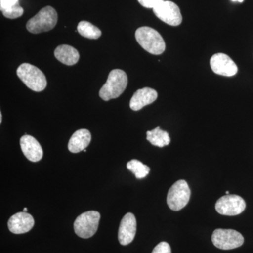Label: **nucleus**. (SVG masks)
Instances as JSON below:
<instances>
[{
  "instance_id": "24",
  "label": "nucleus",
  "mask_w": 253,
  "mask_h": 253,
  "mask_svg": "<svg viewBox=\"0 0 253 253\" xmlns=\"http://www.w3.org/2000/svg\"><path fill=\"white\" fill-rule=\"evenodd\" d=\"M231 1H234V2H243V1H244V0H231Z\"/></svg>"
},
{
  "instance_id": "14",
  "label": "nucleus",
  "mask_w": 253,
  "mask_h": 253,
  "mask_svg": "<svg viewBox=\"0 0 253 253\" xmlns=\"http://www.w3.org/2000/svg\"><path fill=\"white\" fill-rule=\"evenodd\" d=\"M158 98L157 91L149 87H144L135 91L129 102L132 111H137L154 103Z\"/></svg>"
},
{
  "instance_id": "25",
  "label": "nucleus",
  "mask_w": 253,
  "mask_h": 253,
  "mask_svg": "<svg viewBox=\"0 0 253 253\" xmlns=\"http://www.w3.org/2000/svg\"><path fill=\"white\" fill-rule=\"evenodd\" d=\"M1 122H2V113L0 112V123H1Z\"/></svg>"
},
{
  "instance_id": "15",
  "label": "nucleus",
  "mask_w": 253,
  "mask_h": 253,
  "mask_svg": "<svg viewBox=\"0 0 253 253\" xmlns=\"http://www.w3.org/2000/svg\"><path fill=\"white\" fill-rule=\"evenodd\" d=\"M91 140L90 131L86 129H78L70 139L68 150L73 154H78L86 149L90 144Z\"/></svg>"
},
{
  "instance_id": "16",
  "label": "nucleus",
  "mask_w": 253,
  "mask_h": 253,
  "mask_svg": "<svg viewBox=\"0 0 253 253\" xmlns=\"http://www.w3.org/2000/svg\"><path fill=\"white\" fill-rule=\"evenodd\" d=\"M54 56L58 61L66 66L76 64L80 59L78 50L67 44L57 46L54 51Z\"/></svg>"
},
{
  "instance_id": "20",
  "label": "nucleus",
  "mask_w": 253,
  "mask_h": 253,
  "mask_svg": "<svg viewBox=\"0 0 253 253\" xmlns=\"http://www.w3.org/2000/svg\"><path fill=\"white\" fill-rule=\"evenodd\" d=\"M23 12H24V10L19 5L14 9L2 11V14L6 18H10V19H15V18L21 17L23 14Z\"/></svg>"
},
{
  "instance_id": "17",
  "label": "nucleus",
  "mask_w": 253,
  "mask_h": 253,
  "mask_svg": "<svg viewBox=\"0 0 253 253\" xmlns=\"http://www.w3.org/2000/svg\"><path fill=\"white\" fill-rule=\"evenodd\" d=\"M146 139L154 146L164 147L170 143V137L167 131H163L159 126L146 132Z\"/></svg>"
},
{
  "instance_id": "19",
  "label": "nucleus",
  "mask_w": 253,
  "mask_h": 253,
  "mask_svg": "<svg viewBox=\"0 0 253 253\" xmlns=\"http://www.w3.org/2000/svg\"><path fill=\"white\" fill-rule=\"evenodd\" d=\"M126 168L134 173L136 179H144L150 172V168L138 160L133 159L126 163Z\"/></svg>"
},
{
  "instance_id": "18",
  "label": "nucleus",
  "mask_w": 253,
  "mask_h": 253,
  "mask_svg": "<svg viewBox=\"0 0 253 253\" xmlns=\"http://www.w3.org/2000/svg\"><path fill=\"white\" fill-rule=\"evenodd\" d=\"M77 30L80 35L88 39H99L101 36V30L88 21H81L78 23Z\"/></svg>"
},
{
  "instance_id": "5",
  "label": "nucleus",
  "mask_w": 253,
  "mask_h": 253,
  "mask_svg": "<svg viewBox=\"0 0 253 253\" xmlns=\"http://www.w3.org/2000/svg\"><path fill=\"white\" fill-rule=\"evenodd\" d=\"M100 213L87 211L76 218L74 222L75 233L82 239H89L94 235L99 228Z\"/></svg>"
},
{
  "instance_id": "2",
  "label": "nucleus",
  "mask_w": 253,
  "mask_h": 253,
  "mask_svg": "<svg viewBox=\"0 0 253 253\" xmlns=\"http://www.w3.org/2000/svg\"><path fill=\"white\" fill-rule=\"evenodd\" d=\"M137 42L150 54L160 55L166 50V42L159 33L154 28L144 26L135 33Z\"/></svg>"
},
{
  "instance_id": "10",
  "label": "nucleus",
  "mask_w": 253,
  "mask_h": 253,
  "mask_svg": "<svg viewBox=\"0 0 253 253\" xmlns=\"http://www.w3.org/2000/svg\"><path fill=\"white\" fill-rule=\"evenodd\" d=\"M211 67L213 72L219 76L231 77L238 72L235 62L229 56L223 53L213 55L211 59Z\"/></svg>"
},
{
  "instance_id": "26",
  "label": "nucleus",
  "mask_w": 253,
  "mask_h": 253,
  "mask_svg": "<svg viewBox=\"0 0 253 253\" xmlns=\"http://www.w3.org/2000/svg\"><path fill=\"white\" fill-rule=\"evenodd\" d=\"M27 211H28V208H24V209H23V212H27Z\"/></svg>"
},
{
  "instance_id": "27",
  "label": "nucleus",
  "mask_w": 253,
  "mask_h": 253,
  "mask_svg": "<svg viewBox=\"0 0 253 253\" xmlns=\"http://www.w3.org/2000/svg\"><path fill=\"white\" fill-rule=\"evenodd\" d=\"M229 191H226V195H229Z\"/></svg>"
},
{
  "instance_id": "22",
  "label": "nucleus",
  "mask_w": 253,
  "mask_h": 253,
  "mask_svg": "<svg viewBox=\"0 0 253 253\" xmlns=\"http://www.w3.org/2000/svg\"><path fill=\"white\" fill-rule=\"evenodd\" d=\"M152 253H172V251H171L170 246L169 244L163 241L154 248Z\"/></svg>"
},
{
  "instance_id": "4",
  "label": "nucleus",
  "mask_w": 253,
  "mask_h": 253,
  "mask_svg": "<svg viewBox=\"0 0 253 253\" xmlns=\"http://www.w3.org/2000/svg\"><path fill=\"white\" fill-rule=\"evenodd\" d=\"M57 21L58 14L56 10L51 6H47L42 9L28 21L26 28L30 33L39 34L52 30Z\"/></svg>"
},
{
  "instance_id": "6",
  "label": "nucleus",
  "mask_w": 253,
  "mask_h": 253,
  "mask_svg": "<svg viewBox=\"0 0 253 253\" xmlns=\"http://www.w3.org/2000/svg\"><path fill=\"white\" fill-rule=\"evenodd\" d=\"M191 196V190L185 180H178L174 183L167 196V204L172 211H179L188 204Z\"/></svg>"
},
{
  "instance_id": "7",
  "label": "nucleus",
  "mask_w": 253,
  "mask_h": 253,
  "mask_svg": "<svg viewBox=\"0 0 253 253\" xmlns=\"http://www.w3.org/2000/svg\"><path fill=\"white\" fill-rule=\"evenodd\" d=\"M212 241L217 249L232 250L242 246L244 243V238L237 231L217 229L213 232Z\"/></svg>"
},
{
  "instance_id": "1",
  "label": "nucleus",
  "mask_w": 253,
  "mask_h": 253,
  "mask_svg": "<svg viewBox=\"0 0 253 253\" xmlns=\"http://www.w3.org/2000/svg\"><path fill=\"white\" fill-rule=\"evenodd\" d=\"M127 76L121 69H114L109 73L106 83L99 91V96L104 101L119 97L127 86Z\"/></svg>"
},
{
  "instance_id": "8",
  "label": "nucleus",
  "mask_w": 253,
  "mask_h": 253,
  "mask_svg": "<svg viewBox=\"0 0 253 253\" xmlns=\"http://www.w3.org/2000/svg\"><path fill=\"white\" fill-rule=\"evenodd\" d=\"M244 199L237 195H226L218 200L216 211L222 215L234 216L241 214L246 209Z\"/></svg>"
},
{
  "instance_id": "13",
  "label": "nucleus",
  "mask_w": 253,
  "mask_h": 253,
  "mask_svg": "<svg viewBox=\"0 0 253 253\" xmlns=\"http://www.w3.org/2000/svg\"><path fill=\"white\" fill-rule=\"evenodd\" d=\"M20 145L23 154L31 162H38L42 158V148L33 136L25 134L20 139Z\"/></svg>"
},
{
  "instance_id": "9",
  "label": "nucleus",
  "mask_w": 253,
  "mask_h": 253,
  "mask_svg": "<svg viewBox=\"0 0 253 253\" xmlns=\"http://www.w3.org/2000/svg\"><path fill=\"white\" fill-rule=\"evenodd\" d=\"M155 15L163 22L169 26H177L182 22L179 6L171 1H163L153 9Z\"/></svg>"
},
{
  "instance_id": "12",
  "label": "nucleus",
  "mask_w": 253,
  "mask_h": 253,
  "mask_svg": "<svg viewBox=\"0 0 253 253\" xmlns=\"http://www.w3.org/2000/svg\"><path fill=\"white\" fill-rule=\"evenodd\" d=\"M35 220L31 214L21 212L11 216L8 221L9 231L14 234H22L33 229Z\"/></svg>"
},
{
  "instance_id": "21",
  "label": "nucleus",
  "mask_w": 253,
  "mask_h": 253,
  "mask_svg": "<svg viewBox=\"0 0 253 253\" xmlns=\"http://www.w3.org/2000/svg\"><path fill=\"white\" fill-rule=\"evenodd\" d=\"M19 5V0H0V9L1 12L14 9Z\"/></svg>"
},
{
  "instance_id": "23",
  "label": "nucleus",
  "mask_w": 253,
  "mask_h": 253,
  "mask_svg": "<svg viewBox=\"0 0 253 253\" xmlns=\"http://www.w3.org/2000/svg\"><path fill=\"white\" fill-rule=\"evenodd\" d=\"M165 0H138L139 4L147 9H154Z\"/></svg>"
},
{
  "instance_id": "11",
  "label": "nucleus",
  "mask_w": 253,
  "mask_h": 253,
  "mask_svg": "<svg viewBox=\"0 0 253 253\" xmlns=\"http://www.w3.org/2000/svg\"><path fill=\"white\" fill-rule=\"evenodd\" d=\"M136 220L132 213H126L123 217L118 230V241L122 246L131 244L135 237Z\"/></svg>"
},
{
  "instance_id": "3",
  "label": "nucleus",
  "mask_w": 253,
  "mask_h": 253,
  "mask_svg": "<svg viewBox=\"0 0 253 253\" xmlns=\"http://www.w3.org/2000/svg\"><path fill=\"white\" fill-rule=\"evenodd\" d=\"M16 73L20 80L31 90L39 92L44 90L47 85L46 76L42 71L30 63L20 65Z\"/></svg>"
}]
</instances>
